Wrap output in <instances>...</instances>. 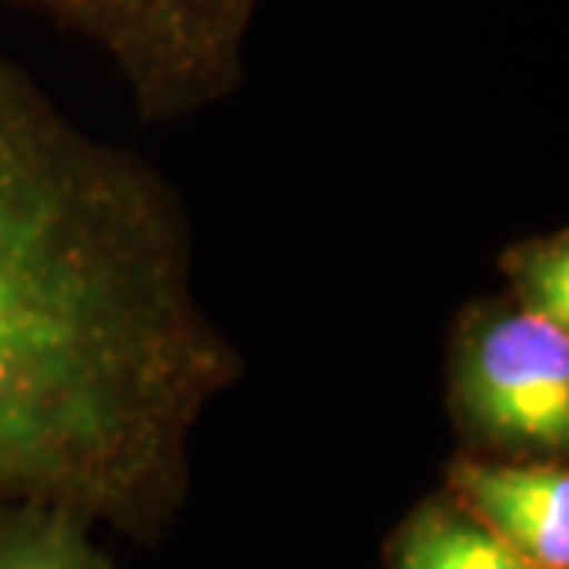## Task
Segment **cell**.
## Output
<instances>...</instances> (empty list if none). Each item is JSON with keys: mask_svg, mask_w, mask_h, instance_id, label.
Listing matches in <instances>:
<instances>
[{"mask_svg": "<svg viewBox=\"0 0 569 569\" xmlns=\"http://www.w3.org/2000/svg\"><path fill=\"white\" fill-rule=\"evenodd\" d=\"M443 488L529 562L569 569L566 459H492L459 451L448 462Z\"/></svg>", "mask_w": 569, "mask_h": 569, "instance_id": "4", "label": "cell"}, {"mask_svg": "<svg viewBox=\"0 0 569 569\" xmlns=\"http://www.w3.org/2000/svg\"><path fill=\"white\" fill-rule=\"evenodd\" d=\"M93 521L44 503L0 507V569H111Z\"/></svg>", "mask_w": 569, "mask_h": 569, "instance_id": "6", "label": "cell"}, {"mask_svg": "<svg viewBox=\"0 0 569 569\" xmlns=\"http://www.w3.org/2000/svg\"><path fill=\"white\" fill-rule=\"evenodd\" d=\"M116 67L144 122H178L244 86L248 38L267 0H8Z\"/></svg>", "mask_w": 569, "mask_h": 569, "instance_id": "2", "label": "cell"}, {"mask_svg": "<svg viewBox=\"0 0 569 569\" xmlns=\"http://www.w3.org/2000/svg\"><path fill=\"white\" fill-rule=\"evenodd\" d=\"M448 415L462 451L566 459L569 329L510 296H477L448 333Z\"/></svg>", "mask_w": 569, "mask_h": 569, "instance_id": "3", "label": "cell"}, {"mask_svg": "<svg viewBox=\"0 0 569 569\" xmlns=\"http://www.w3.org/2000/svg\"><path fill=\"white\" fill-rule=\"evenodd\" d=\"M507 296L526 311L569 329V233L543 230L518 237L499 252Z\"/></svg>", "mask_w": 569, "mask_h": 569, "instance_id": "7", "label": "cell"}, {"mask_svg": "<svg viewBox=\"0 0 569 569\" xmlns=\"http://www.w3.org/2000/svg\"><path fill=\"white\" fill-rule=\"evenodd\" d=\"M237 378L174 181L0 56V507L159 537Z\"/></svg>", "mask_w": 569, "mask_h": 569, "instance_id": "1", "label": "cell"}, {"mask_svg": "<svg viewBox=\"0 0 569 569\" xmlns=\"http://www.w3.org/2000/svg\"><path fill=\"white\" fill-rule=\"evenodd\" d=\"M385 569H540L499 540L448 488L403 515L385 543Z\"/></svg>", "mask_w": 569, "mask_h": 569, "instance_id": "5", "label": "cell"}]
</instances>
